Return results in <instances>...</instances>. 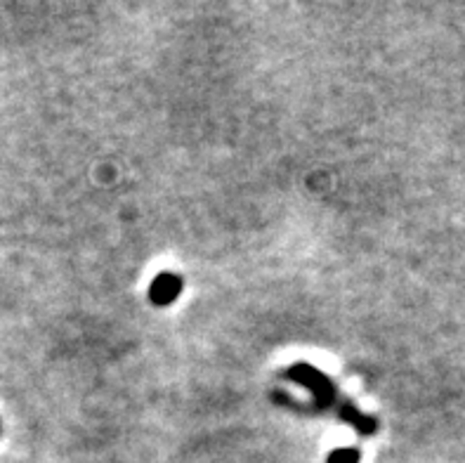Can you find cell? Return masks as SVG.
Wrapping results in <instances>:
<instances>
[{"mask_svg":"<svg viewBox=\"0 0 465 463\" xmlns=\"http://www.w3.org/2000/svg\"><path fill=\"white\" fill-rule=\"evenodd\" d=\"M329 463H360V451L357 449H338L329 457Z\"/></svg>","mask_w":465,"mask_h":463,"instance_id":"obj_3","label":"cell"},{"mask_svg":"<svg viewBox=\"0 0 465 463\" xmlns=\"http://www.w3.org/2000/svg\"><path fill=\"white\" fill-rule=\"evenodd\" d=\"M291 376H293V381L303 383V386H307V388L316 395V400H319L322 407L329 404L331 397H333V386H331L326 376H322L319 371L312 369V367H305V364L293 367Z\"/></svg>","mask_w":465,"mask_h":463,"instance_id":"obj_1","label":"cell"},{"mask_svg":"<svg viewBox=\"0 0 465 463\" xmlns=\"http://www.w3.org/2000/svg\"><path fill=\"white\" fill-rule=\"evenodd\" d=\"M180 291H182L180 277L159 275L154 279V284H151L150 295L156 305H170V303H173L175 298L180 295Z\"/></svg>","mask_w":465,"mask_h":463,"instance_id":"obj_2","label":"cell"}]
</instances>
